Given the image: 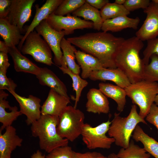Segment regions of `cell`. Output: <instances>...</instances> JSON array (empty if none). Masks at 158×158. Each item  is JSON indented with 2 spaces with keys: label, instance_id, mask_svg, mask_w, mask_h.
<instances>
[{
  "label": "cell",
  "instance_id": "10",
  "mask_svg": "<svg viewBox=\"0 0 158 158\" xmlns=\"http://www.w3.org/2000/svg\"><path fill=\"white\" fill-rule=\"evenodd\" d=\"M35 31L44 38L54 54V61L58 67L61 66L63 54L60 47L61 41L65 35L63 31H57L52 28L46 19L42 21L35 28Z\"/></svg>",
  "mask_w": 158,
  "mask_h": 158
},
{
  "label": "cell",
  "instance_id": "7",
  "mask_svg": "<svg viewBox=\"0 0 158 158\" xmlns=\"http://www.w3.org/2000/svg\"><path fill=\"white\" fill-rule=\"evenodd\" d=\"M111 122L108 120L95 127L85 123L81 135L82 140L89 149L96 148L109 149L114 143V139L106 135Z\"/></svg>",
  "mask_w": 158,
  "mask_h": 158
},
{
  "label": "cell",
  "instance_id": "47",
  "mask_svg": "<svg viewBox=\"0 0 158 158\" xmlns=\"http://www.w3.org/2000/svg\"><path fill=\"white\" fill-rule=\"evenodd\" d=\"M154 102L155 103V104L157 106H158V93L157 94V95H156V96L155 97V100H154Z\"/></svg>",
  "mask_w": 158,
  "mask_h": 158
},
{
  "label": "cell",
  "instance_id": "18",
  "mask_svg": "<svg viewBox=\"0 0 158 158\" xmlns=\"http://www.w3.org/2000/svg\"><path fill=\"white\" fill-rule=\"evenodd\" d=\"M89 78L94 81H111L116 85L124 89L131 83L126 75L117 68H104L93 71L91 73Z\"/></svg>",
  "mask_w": 158,
  "mask_h": 158
},
{
  "label": "cell",
  "instance_id": "42",
  "mask_svg": "<svg viewBox=\"0 0 158 158\" xmlns=\"http://www.w3.org/2000/svg\"><path fill=\"white\" fill-rule=\"evenodd\" d=\"M86 1L98 9H101L106 4L109 3L108 0H86Z\"/></svg>",
  "mask_w": 158,
  "mask_h": 158
},
{
  "label": "cell",
  "instance_id": "4",
  "mask_svg": "<svg viewBox=\"0 0 158 158\" xmlns=\"http://www.w3.org/2000/svg\"><path fill=\"white\" fill-rule=\"evenodd\" d=\"M136 105L131 106L128 115L122 117L120 113H115L108 132L110 137L114 138L116 145L126 148L129 145L130 139L136 126L140 123L147 125L144 118L137 111Z\"/></svg>",
  "mask_w": 158,
  "mask_h": 158
},
{
  "label": "cell",
  "instance_id": "11",
  "mask_svg": "<svg viewBox=\"0 0 158 158\" xmlns=\"http://www.w3.org/2000/svg\"><path fill=\"white\" fill-rule=\"evenodd\" d=\"M35 0H11L8 13L6 18L12 24L17 26L23 33V26L29 21L32 7Z\"/></svg>",
  "mask_w": 158,
  "mask_h": 158
},
{
  "label": "cell",
  "instance_id": "48",
  "mask_svg": "<svg viewBox=\"0 0 158 158\" xmlns=\"http://www.w3.org/2000/svg\"><path fill=\"white\" fill-rule=\"evenodd\" d=\"M152 1L156 3H158V0H153Z\"/></svg>",
  "mask_w": 158,
  "mask_h": 158
},
{
  "label": "cell",
  "instance_id": "30",
  "mask_svg": "<svg viewBox=\"0 0 158 158\" xmlns=\"http://www.w3.org/2000/svg\"><path fill=\"white\" fill-rule=\"evenodd\" d=\"M100 11L104 21L120 16H127L130 13L123 5H118L115 2L107 4Z\"/></svg>",
  "mask_w": 158,
  "mask_h": 158
},
{
  "label": "cell",
  "instance_id": "6",
  "mask_svg": "<svg viewBox=\"0 0 158 158\" xmlns=\"http://www.w3.org/2000/svg\"><path fill=\"white\" fill-rule=\"evenodd\" d=\"M59 117L57 131L61 137L72 142L81 135L85 118L82 111L68 105Z\"/></svg>",
  "mask_w": 158,
  "mask_h": 158
},
{
  "label": "cell",
  "instance_id": "26",
  "mask_svg": "<svg viewBox=\"0 0 158 158\" xmlns=\"http://www.w3.org/2000/svg\"><path fill=\"white\" fill-rule=\"evenodd\" d=\"M72 14L73 16L83 17L85 20L91 21L94 23V29L99 31L101 29L104 21L100 11L86 1Z\"/></svg>",
  "mask_w": 158,
  "mask_h": 158
},
{
  "label": "cell",
  "instance_id": "3",
  "mask_svg": "<svg viewBox=\"0 0 158 158\" xmlns=\"http://www.w3.org/2000/svg\"><path fill=\"white\" fill-rule=\"evenodd\" d=\"M59 121V116L41 115L31 125L32 136L38 138L40 149L48 153L57 147L68 145V140L61 137L58 133Z\"/></svg>",
  "mask_w": 158,
  "mask_h": 158
},
{
  "label": "cell",
  "instance_id": "21",
  "mask_svg": "<svg viewBox=\"0 0 158 158\" xmlns=\"http://www.w3.org/2000/svg\"><path fill=\"white\" fill-rule=\"evenodd\" d=\"M21 33L19 27L11 24L6 18H0V35L9 47L19 44L24 37Z\"/></svg>",
  "mask_w": 158,
  "mask_h": 158
},
{
  "label": "cell",
  "instance_id": "25",
  "mask_svg": "<svg viewBox=\"0 0 158 158\" xmlns=\"http://www.w3.org/2000/svg\"><path fill=\"white\" fill-rule=\"evenodd\" d=\"M99 89L107 97L114 100L117 104V109L120 112L123 110L126 103V92L124 88L109 83H100Z\"/></svg>",
  "mask_w": 158,
  "mask_h": 158
},
{
  "label": "cell",
  "instance_id": "28",
  "mask_svg": "<svg viewBox=\"0 0 158 158\" xmlns=\"http://www.w3.org/2000/svg\"><path fill=\"white\" fill-rule=\"evenodd\" d=\"M60 47L63 54L62 60L68 68L73 73L79 74L80 67L75 61V52L77 50L75 47L64 37L61 40Z\"/></svg>",
  "mask_w": 158,
  "mask_h": 158
},
{
  "label": "cell",
  "instance_id": "35",
  "mask_svg": "<svg viewBox=\"0 0 158 158\" xmlns=\"http://www.w3.org/2000/svg\"><path fill=\"white\" fill-rule=\"evenodd\" d=\"M73 152L68 145L59 147L48 153L46 158H73Z\"/></svg>",
  "mask_w": 158,
  "mask_h": 158
},
{
  "label": "cell",
  "instance_id": "27",
  "mask_svg": "<svg viewBox=\"0 0 158 158\" xmlns=\"http://www.w3.org/2000/svg\"><path fill=\"white\" fill-rule=\"evenodd\" d=\"M132 137L136 141L142 144L147 152L155 158H158V142L146 134L139 125L136 126Z\"/></svg>",
  "mask_w": 158,
  "mask_h": 158
},
{
  "label": "cell",
  "instance_id": "17",
  "mask_svg": "<svg viewBox=\"0 0 158 158\" xmlns=\"http://www.w3.org/2000/svg\"><path fill=\"white\" fill-rule=\"evenodd\" d=\"M86 111L100 114H107L110 110L109 102L107 97L99 89L92 88L87 93Z\"/></svg>",
  "mask_w": 158,
  "mask_h": 158
},
{
  "label": "cell",
  "instance_id": "23",
  "mask_svg": "<svg viewBox=\"0 0 158 158\" xmlns=\"http://www.w3.org/2000/svg\"><path fill=\"white\" fill-rule=\"evenodd\" d=\"M8 96L3 90H0V122L2 124L0 130L1 131L11 126L13 122L22 114L16 106L12 107L9 112L6 111V109H9L12 107L6 100Z\"/></svg>",
  "mask_w": 158,
  "mask_h": 158
},
{
  "label": "cell",
  "instance_id": "44",
  "mask_svg": "<svg viewBox=\"0 0 158 158\" xmlns=\"http://www.w3.org/2000/svg\"><path fill=\"white\" fill-rule=\"evenodd\" d=\"M31 158H46L44 154H43L42 152L38 150L33 153L31 157Z\"/></svg>",
  "mask_w": 158,
  "mask_h": 158
},
{
  "label": "cell",
  "instance_id": "29",
  "mask_svg": "<svg viewBox=\"0 0 158 158\" xmlns=\"http://www.w3.org/2000/svg\"><path fill=\"white\" fill-rule=\"evenodd\" d=\"M58 67L64 74H68L72 79V87L73 90L75 91L76 94L74 107L76 108L82 92L83 89L87 85L88 83L87 80L81 78L79 74H76L72 72L67 66H61Z\"/></svg>",
  "mask_w": 158,
  "mask_h": 158
},
{
  "label": "cell",
  "instance_id": "36",
  "mask_svg": "<svg viewBox=\"0 0 158 158\" xmlns=\"http://www.w3.org/2000/svg\"><path fill=\"white\" fill-rule=\"evenodd\" d=\"M150 3L149 0H126L123 5L130 12L139 8L144 10L149 6Z\"/></svg>",
  "mask_w": 158,
  "mask_h": 158
},
{
  "label": "cell",
  "instance_id": "13",
  "mask_svg": "<svg viewBox=\"0 0 158 158\" xmlns=\"http://www.w3.org/2000/svg\"><path fill=\"white\" fill-rule=\"evenodd\" d=\"M9 92L18 102L20 111L22 114L26 116L25 122L27 125H31L40 117L41 106L40 98L32 95H29L28 97H26L19 95L15 91H10Z\"/></svg>",
  "mask_w": 158,
  "mask_h": 158
},
{
  "label": "cell",
  "instance_id": "37",
  "mask_svg": "<svg viewBox=\"0 0 158 158\" xmlns=\"http://www.w3.org/2000/svg\"><path fill=\"white\" fill-rule=\"evenodd\" d=\"M6 73L0 71V90L15 92L17 85L11 78H7Z\"/></svg>",
  "mask_w": 158,
  "mask_h": 158
},
{
  "label": "cell",
  "instance_id": "39",
  "mask_svg": "<svg viewBox=\"0 0 158 158\" xmlns=\"http://www.w3.org/2000/svg\"><path fill=\"white\" fill-rule=\"evenodd\" d=\"M73 158H108L101 153L96 151L80 153L74 151Z\"/></svg>",
  "mask_w": 158,
  "mask_h": 158
},
{
  "label": "cell",
  "instance_id": "9",
  "mask_svg": "<svg viewBox=\"0 0 158 158\" xmlns=\"http://www.w3.org/2000/svg\"><path fill=\"white\" fill-rule=\"evenodd\" d=\"M46 19L52 28L57 31H64L65 35L73 33L77 29H91L94 27L92 22L82 19L70 14L66 16H59L54 13Z\"/></svg>",
  "mask_w": 158,
  "mask_h": 158
},
{
  "label": "cell",
  "instance_id": "20",
  "mask_svg": "<svg viewBox=\"0 0 158 158\" xmlns=\"http://www.w3.org/2000/svg\"><path fill=\"white\" fill-rule=\"evenodd\" d=\"M8 53L12 58L16 71L29 73L35 75L40 72V68L23 55L16 47H9Z\"/></svg>",
  "mask_w": 158,
  "mask_h": 158
},
{
  "label": "cell",
  "instance_id": "22",
  "mask_svg": "<svg viewBox=\"0 0 158 158\" xmlns=\"http://www.w3.org/2000/svg\"><path fill=\"white\" fill-rule=\"evenodd\" d=\"M75 59L82 69L81 78L83 79L89 78L93 71H99L104 68L96 58L80 50L75 52Z\"/></svg>",
  "mask_w": 158,
  "mask_h": 158
},
{
  "label": "cell",
  "instance_id": "2",
  "mask_svg": "<svg viewBox=\"0 0 158 158\" xmlns=\"http://www.w3.org/2000/svg\"><path fill=\"white\" fill-rule=\"evenodd\" d=\"M143 46L142 41L133 37L125 39L115 56L116 68L126 75L131 83L144 80L145 65L139 55Z\"/></svg>",
  "mask_w": 158,
  "mask_h": 158
},
{
  "label": "cell",
  "instance_id": "33",
  "mask_svg": "<svg viewBox=\"0 0 158 158\" xmlns=\"http://www.w3.org/2000/svg\"><path fill=\"white\" fill-rule=\"evenodd\" d=\"M150 63L145 65L143 73V79L147 81H158V56L152 55Z\"/></svg>",
  "mask_w": 158,
  "mask_h": 158
},
{
  "label": "cell",
  "instance_id": "40",
  "mask_svg": "<svg viewBox=\"0 0 158 158\" xmlns=\"http://www.w3.org/2000/svg\"><path fill=\"white\" fill-rule=\"evenodd\" d=\"M11 0H0V18H6L9 11Z\"/></svg>",
  "mask_w": 158,
  "mask_h": 158
},
{
  "label": "cell",
  "instance_id": "34",
  "mask_svg": "<svg viewBox=\"0 0 158 158\" xmlns=\"http://www.w3.org/2000/svg\"><path fill=\"white\" fill-rule=\"evenodd\" d=\"M146 47L143 52L142 60L145 65L149 63L151 56L153 54L158 56V38L149 40Z\"/></svg>",
  "mask_w": 158,
  "mask_h": 158
},
{
  "label": "cell",
  "instance_id": "43",
  "mask_svg": "<svg viewBox=\"0 0 158 158\" xmlns=\"http://www.w3.org/2000/svg\"><path fill=\"white\" fill-rule=\"evenodd\" d=\"M9 47L6 44L4 41H0V52H3L8 53Z\"/></svg>",
  "mask_w": 158,
  "mask_h": 158
},
{
  "label": "cell",
  "instance_id": "19",
  "mask_svg": "<svg viewBox=\"0 0 158 158\" xmlns=\"http://www.w3.org/2000/svg\"><path fill=\"white\" fill-rule=\"evenodd\" d=\"M36 76L41 85L48 86L59 94L69 97L66 85L51 70L40 68V72Z\"/></svg>",
  "mask_w": 158,
  "mask_h": 158
},
{
  "label": "cell",
  "instance_id": "24",
  "mask_svg": "<svg viewBox=\"0 0 158 158\" xmlns=\"http://www.w3.org/2000/svg\"><path fill=\"white\" fill-rule=\"evenodd\" d=\"M140 20L138 17L133 18L126 16H120L104 21L101 30L105 32H118L127 28L136 30Z\"/></svg>",
  "mask_w": 158,
  "mask_h": 158
},
{
  "label": "cell",
  "instance_id": "5",
  "mask_svg": "<svg viewBox=\"0 0 158 158\" xmlns=\"http://www.w3.org/2000/svg\"><path fill=\"white\" fill-rule=\"evenodd\" d=\"M127 96L139 108V115L145 118L148 113L158 93V84L142 80L124 88Z\"/></svg>",
  "mask_w": 158,
  "mask_h": 158
},
{
  "label": "cell",
  "instance_id": "46",
  "mask_svg": "<svg viewBox=\"0 0 158 158\" xmlns=\"http://www.w3.org/2000/svg\"><path fill=\"white\" fill-rule=\"evenodd\" d=\"M108 158H118L116 154L113 153L109 154L107 156Z\"/></svg>",
  "mask_w": 158,
  "mask_h": 158
},
{
  "label": "cell",
  "instance_id": "14",
  "mask_svg": "<svg viewBox=\"0 0 158 158\" xmlns=\"http://www.w3.org/2000/svg\"><path fill=\"white\" fill-rule=\"evenodd\" d=\"M70 103L69 97L61 95L50 89L47 98L41 106V115L59 117Z\"/></svg>",
  "mask_w": 158,
  "mask_h": 158
},
{
  "label": "cell",
  "instance_id": "15",
  "mask_svg": "<svg viewBox=\"0 0 158 158\" xmlns=\"http://www.w3.org/2000/svg\"><path fill=\"white\" fill-rule=\"evenodd\" d=\"M63 0H47L45 3L40 7L38 4L35 5L36 12L33 20L26 30L23 38L18 45V48L20 50L25 39L30 32L34 30L43 20L46 19L54 13Z\"/></svg>",
  "mask_w": 158,
  "mask_h": 158
},
{
  "label": "cell",
  "instance_id": "16",
  "mask_svg": "<svg viewBox=\"0 0 158 158\" xmlns=\"http://www.w3.org/2000/svg\"><path fill=\"white\" fill-rule=\"evenodd\" d=\"M2 134L0 130V158H11L12 152L20 147L23 139L17 134L16 129L10 126Z\"/></svg>",
  "mask_w": 158,
  "mask_h": 158
},
{
  "label": "cell",
  "instance_id": "12",
  "mask_svg": "<svg viewBox=\"0 0 158 158\" xmlns=\"http://www.w3.org/2000/svg\"><path fill=\"white\" fill-rule=\"evenodd\" d=\"M144 12L147 15L146 19L135 33V36L142 41L158 36V3L152 1Z\"/></svg>",
  "mask_w": 158,
  "mask_h": 158
},
{
  "label": "cell",
  "instance_id": "45",
  "mask_svg": "<svg viewBox=\"0 0 158 158\" xmlns=\"http://www.w3.org/2000/svg\"><path fill=\"white\" fill-rule=\"evenodd\" d=\"M126 0H116L115 3L120 5H123Z\"/></svg>",
  "mask_w": 158,
  "mask_h": 158
},
{
  "label": "cell",
  "instance_id": "31",
  "mask_svg": "<svg viewBox=\"0 0 158 158\" xmlns=\"http://www.w3.org/2000/svg\"><path fill=\"white\" fill-rule=\"evenodd\" d=\"M116 155L118 158H150V157L143 148L135 144L132 140L127 147L121 148Z\"/></svg>",
  "mask_w": 158,
  "mask_h": 158
},
{
  "label": "cell",
  "instance_id": "1",
  "mask_svg": "<svg viewBox=\"0 0 158 158\" xmlns=\"http://www.w3.org/2000/svg\"><path fill=\"white\" fill-rule=\"evenodd\" d=\"M67 40L82 51L97 58L104 68H116L115 58L125 39L104 32L86 33Z\"/></svg>",
  "mask_w": 158,
  "mask_h": 158
},
{
  "label": "cell",
  "instance_id": "38",
  "mask_svg": "<svg viewBox=\"0 0 158 158\" xmlns=\"http://www.w3.org/2000/svg\"><path fill=\"white\" fill-rule=\"evenodd\" d=\"M145 118L147 122L156 128L158 134V106L155 104H152Z\"/></svg>",
  "mask_w": 158,
  "mask_h": 158
},
{
  "label": "cell",
  "instance_id": "32",
  "mask_svg": "<svg viewBox=\"0 0 158 158\" xmlns=\"http://www.w3.org/2000/svg\"><path fill=\"white\" fill-rule=\"evenodd\" d=\"M85 0H63L54 13L56 15L64 16L70 14L81 7Z\"/></svg>",
  "mask_w": 158,
  "mask_h": 158
},
{
  "label": "cell",
  "instance_id": "41",
  "mask_svg": "<svg viewBox=\"0 0 158 158\" xmlns=\"http://www.w3.org/2000/svg\"><path fill=\"white\" fill-rule=\"evenodd\" d=\"M8 61V53L0 52V71L6 73L10 65Z\"/></svg>",
  "mask_w": 158,
  "mask_h": 158
},
{
  "label": "cell",
  "instance_id": "8",
  "mask_svg": "<svg viewBox=\"0 0 158 158\" xmlns=\"http://www.w3.org/2000/svg\"><path fill=\"white\" fill-rule=\"evenodd\" d=\"M51 51L45 40L35 30L27 35L20 50L23 54L30 55L36 61L49 66L53 64Z\"/></svg>",
  "mask_w": 158,
  "mask_h": 158
}]
</instances>
